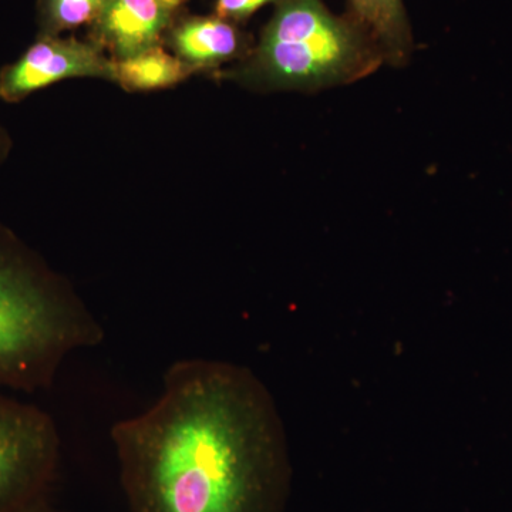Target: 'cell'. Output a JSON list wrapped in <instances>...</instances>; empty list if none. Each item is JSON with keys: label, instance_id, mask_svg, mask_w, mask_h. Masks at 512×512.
Masks as SVG:
<instances>
[{"label": "cell", "instance_id": "12", "mask_svg": "<svg viewBox=\"0 0 512 512\" xmlns=\"http://www.w3.org/2000/svg\"><path fill=\"white\" fill-rule=\"evenodd\" d=\"M12 148V137H10L8 128L3 126L2 121H0V167L8 161Z\"/></svg>", "mask_w": 512, "mask_h": 512}, {"label": "cell", "instance_id": "13", "mask_svg": "<svg viewBox=\"0 0 512 512\" xmlns=\"http://www.w3.org/2000/svg\"><path fill=\"white\" fill-rule=\"evenodd\" d=\"M26 512H67V511L59 510V508L53 507V505L50 504V501H47V503L37 505V507L30 508V510L26 511Z\"/></svg>", "mask_w": 512, "mask_h": 512}, {"label": "cell", "instance_id": "8", "mask_svg": "<svg viewBox=\"0 0 512 512\" xmlns=\"http://www.w3.org/2000/svg\"><path fill=\"white\" fill-rule=\"evenodd\" d=\"M349 19L377 47L383 60L402 64L412 55L413 35L403 0H348Z\"/></svg>", "mask_w": 512, "mask_h": 512}, {"label": "cell", "instance_id": "1", "mask_svg": "<svg viewBox=\"0 0 512 512\" xmlns=\"http://www.w3.org/2000/svg\"><path fill=\"white\" fill-rule=\"evenodd\" d=\"M130 512H285L292 467L284 424L247 367L187 357L161 392L110 430Z\"/></svg>", "mask_w": 512, "mask_h": 512}, {"label": "cell", "instance_id": "11", "mask_svg": "<svg viewBox=\"0 0 512 512\" xmlns=\"http://www.w3.org/2000/svg\"><path fill=\"white\" fill-rule=\"evenodd\" d=\"M282 0H217L215 15L237 23L251 18L258 10L268 5H279Z\"/></svg>", "mask_w": 512, "mask_h": 512}, {"label": "cell", "instance_id": "10", "mask_svg": "<svg viewBox=\"0 0 512 512\" xmlns=\"http://www.w3.org/2000/svg\"><path fill=\"white\" fill-rule=\"evenodd\" d=\"M107 0H37L39 35L60 36L66 30L94 25Z\"/></svg>", "mask_w": 512, "mask_h": 512}, {"label": "cell", "instance_id": "4", "mask_svg": "<svg viewBox=\"0 0 512 512\" xmlns=\"http://www.w3.org/2000/svg\"><path fill=\"white\" fill-rule=\"evenodd\" d=\"M62 441L56 421L36 404L0 393V512L50 501Z\"/></svg>", "mask_w": 512, "mask_h": 512}, {"label": "cell", "instance_id": "2", "mask_svg": "<svg viewBox=\"0 0 512 512\" xmlns=\"http://www.w3.org/2000/svg\"><path fill=\"white\" fill-rule=\"evenodd\" d=\"M104 338L69 279L0 221V389H49L73 353Z\"/></svg>", "mask_w": 512, "mask_h": 512}, {"label": "cell", "instance_id": "7", "mask_svg": "<svg viewBox=\"0 0 512 512\" xmlns=\"http://www.w3.org/2000/svg\"><path fill=\"white\" fill-rule=\"evenodd\" d=\"M167 40L174 55L195 72L217 69L249 53L237 25L217 15L178 20L168 30Z\"/></svg>", "mask_w": 512, "mask_h": 512}, {"label": "cell", "instance_id": "3", "mask_svg": "<svg viewBox=\"0 0 512 512\" xmlns=\"http://www.w3.org/2000/svg\"><path fill=\"white\" fill-rule=\"evenodd\" d=\"M383 57L349 18L322 0H282L232 79L261 90H316L355 82Z\"/></svg>", "mask_w": 512, "mask_h": 512}, {"label": "cell", "instance_id": "9", "mask_svg": "<svg viewBox=\"0 0 512 512\" xmlns=\"http://www.w3.org/2000/svg\"><path fill=\"white\" fill-rule=\"evenodd\" d=\"M194 73V69L161 45L127 59L114 60V83L126 92L170 89Z\"/></svg>", "mask_w": 512, "mask_h": 512}, {"label": "cell", "instance_id": "6", "mask_svg": "<svg viewBox=\"0 0 512 512\" xmlns=\"http://www.w3.org/2000/svg\"><path fill=\"white\" fill-rule=\"evenodd\" d=\"M185 0H107L92 29V42L113 60L160 46Z\"/></svg>", "mask_w": 512, "mask_h": 512}, {"label": "cell", "instance_id": "5", "mask_svg": "<svg viewBox=\"0 0 512 512\" xmlns=\"http://www.w3.org/2000/svg\"><path fill=\"white\" fill-rule=\"evenodd\" d=\"M70 79L114 82V60L93 42L39 35L18 60L0 69V99L22 103L32 94Z\"/></svg>", "mask_w": 512, "mask_h": 512}]
</instances>
